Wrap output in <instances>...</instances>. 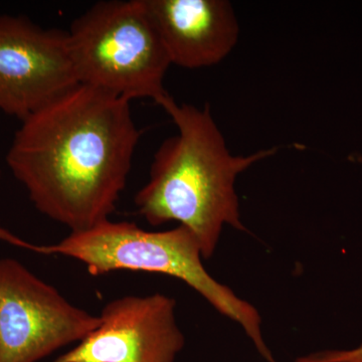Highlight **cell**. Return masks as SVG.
Listing matches in <instances>:
<instances>
[{
  "label": "cell",
  "instance_id": "6da1fadb",
  "mask_svg": "<svg viewBox=\"0 0 362 362\" xmlns=\"http://www.w3.org/2000/svg\"><path fill=\"white\" fill-rule=\"evenodd\" d=\"M129 100L78 84L25 120L7 152L33 206L71 233L110 220L141 132Z\"/></svg>",
  "mask_w": 362,
  "mask_h": 362
},
{
  "label": "cell",
  "instance_id": "7a4b0ae2",
  "mask_svg": "<svg viewBox=\"0 0 362 362\" xmlns=\"http://www.w3.org/2000/svg\"><path fill=\"white\" fill-rule=\"evenodd\" d=\"M159 106L177 134L164 140L154 154L149 180L135 195L136 209L153 226L180 223L197 238L202 259H209L223 226L246 230L235 192L238 176L277 148L233 156L209 104L199 108L169 96Z\"/></svg>",
  "mask_w": 362,
  "mask_h": 362
},
{
  "label": "cell",
  "instance_id": "3957f363",
  "mask_svg": "<svg viewBox=\"0 0 362 362\" xmlns=\"http://www.w3.org/2000/svg\"><path fill=\"white\" fill-rule=\"evenodd\" d=\"M42 255L77 259L92 276L133 271L180 279L220 313L239 323L264 358L275 362L262 337L259 312L207 273L199 242L185 226L148 232L129 221L108 220L84 232L71 233L58 244L42 246Z\"/></svg>",
  "mask_w": 362,
  "mask_h": 362
},
{
  "label": "cell",
  "instance_id": "277c9868",
  "mask_svg": "<svg viewBox=\"0 0 362 362\" xmlns=\"http://www.w3.org/2000/svg\"><path fill=\"white\" fill-rule=\"evenodd\" d=\"M69 45L78 84L123 99L170 96V59L143 0L100 1L73 21Z\"/></svg>",
  "mask_w": 362,
  "mask_h": 362
},
{
  "label": "cell",
  "instance_id": "5b68a950",
  "mask_svg": "<svg viewBox=\"0 0 362 362\" xmlns=\"http://www.w3.org/2000/svg\"><path fill=\"white\" fill-rule=\"evenodd\" d=\"M100 323L20 262L0 259V362H37Z\"/></svg>",
  "mask_w": 362,
  "mask_h": 362
},
{
  "label": "cell",
  "instance_id": "8992f818",
  "mask_svg": "<svg viewBox=\"0 0 362 362\" xmlns=\"http://www.w3.org/2000/svg\"><path fill=\"white\" fill-rule=\"evenodd\" d=\"M78 84L68 32L0 16V111L25 120Z\"/></svg>",
  "mask_w": 362,
  "mask_h": 362
},
{
  "label": "cell",
  "instance_id": "52a82bcc",
  "mask_svg": "<svg viewBox=\"0 0 362 362\" xmlns=\"http://www.w3.org/2000/svg\"><path fill=\"white\" fill-rule=\"evenodd\" d=\"M175 305L162 294L113 300L96 329L54 362H175L185 343Z\"/></svg>",
  "mask_w": 362,
  "mask_h": 362
},
{
  "label": "cell",
  "instance_id": "ba28073f",
  "mask_svg": "<svg viewBox=\"0 0 362 362\" xmlns=\"http://www.w3.org/2000/svg\"><path fill=\"white\" fill-rule=\"evenodd\" d=\"M171 65H218L238 44L240 25L228 0H143Z\"/></svg>",
  "mask_w": 362,
  "mask_h": 362
},
{
  "label": "cell",
  "instance_id": "9c48e42d",
  "mask_svg": "<svg viewBox=\"0 0 362 362\" xmlns=\"http://www.w3.org/2000/svg\"><path fill=\"white\" fill-rule=\"evenodd\" d=\"M0 173H1V171H0ZM0 242L7 243V244L11 245V246L21 247V249L42 254V246H37V245L26 242V240L9 232L6 228H2L1 226H0Z\"/></svg>",
  "mask_w": 362,
  "mask_h": 362
},
{
  "label": "cell",
  "instance_id": "30bf717a",
  "mask_svg": "<svg viewBox=\"0 0 362 362\" xmlns=\"http://www.w3.org/2000/svg\"><path fill=\"white\" fill-rule=\"evenodd\" d=\"M328 362H362V344L351 350L328 351Z\"/></svg>",
  "mask_w": 362,
  "mask_h": 362
},
{
  "label": "cell",
  "instance_id": "8fae6325",
  "mask_svg": "<svg viewBox=\"0 0 362 362\" xmlns=\"http://www.w3.org/2000/svg\"><path fill=\"white\" fill-rule=\"evenodd\" d=\"M296 362H308L306 361V358H300V359H298V361Z\"/></svg>",
  "mask_w": 362,
  "mask_h": 362
}]
</instances>
